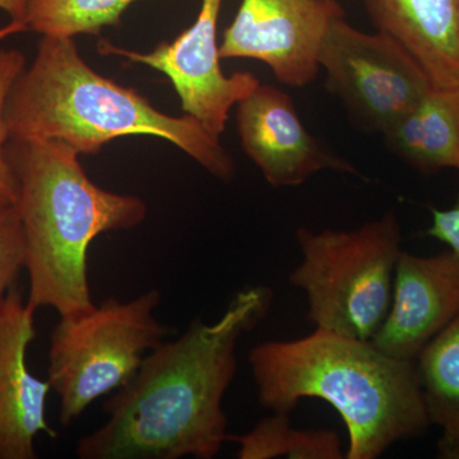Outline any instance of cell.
Listing matches in <instances>:
<instances>
[{
  "mask_svg": "<svg viewBox=\"0 0 459 459\" xmlns=\"http://www.w3.org/2000/svg\"><path fill=\"white\" fill-rule=\"evenodd\" d=\"M273 292L241 290L216 322H195L151 350L105 404L108 420L78 440L81 459H212L229 442L223 397L237 376L238 341L270 312Z\"/></svg>",
  "mask_w": 459,
  "mask_h": 459,
  "instance_id": "6da1fadb",
  "label": "cell"
},
{
  "mask_svg": "<svg viewBox=\"0 0 459 459\" xmlns=\"http://www.w3.org/2000/svg\"><path fill=\"white\" fill-rule=\"evenodd\" d=\"M325 89L353 122L385 133L433 89L422 66L385 33L365 32L341 17L331 26L319 53Z\"/></svg>",
  "mask_w": 459,
  "mask_h": 459,
  "instance_id": "52a82bcc",
  "label": "cell"
},
{
  "mask_svg": "<svg viewBox=\"0 0 459 459\" xmlns=\"http://www.w3.org/2000/svg\"><path fill=\"white\" fill-rule=\"evenodd\" d=\"M249 364L265 409L290 415L307 398L331 404L349 434L344 458H379L430 427L416 362L386 355L371 341L316 328L259 343Z\"/></svg>",
  "mask_w": 459,
  "mask_h": 459,
  "instance_id": "7a4b0ae2",
  "label": "cell"
},
{
  "mask_svg": "<svg viewBox=\"0 0 459 459\" xmlns=\"http://www.w3.org/2000/svg\"><path fill=\"white\" fill-rule=\"evenodd\" d=\"M159 290L120 301L108 299L84 312L60 316L51 334L48 380L69 427L90 404L126 385L147 352L170 333L155 316Z\"/></svg>",
  "mask_w": 459,
  "mask_h": 459,
  "instance_id": "8992f818",
  "label": "cell"
},
{
  "mask_svg": "<svg viewBox=\"0 0 459 459\" xmlns=\"http://www.w3.org/2000/svg\"><path fill=\"white\" fill-rule=\"evenodd\" d=\"M341 17L338 0H241L220 54L222 59L258 60L279 82L303 89L318 77L320 48Z\"/></svg>",
  "mask_w": 459,
  "mask_h": 459,
  "instance_id": "ba28073f",
  "label": "cell"
},
{
  "mask_svg": "<svg viewBox=\"0 0 459 459\" xmlns=\"http://www.w3.org/2000/svg\"><path fill=\"white\" fill-rule=\"evenodd\" d=\"M222 0H202L195 25L174 41H162L150 53L120 49L104 42L100 51L128 57L162 72L177 91L186 115L195 117L213 137H221L230 111L261 84L250 72L223 74L217 42Z\"/></svg>",
  "mask_w": 459,
  "mask_h": 459,
  "instance_id": "9c48e42d",
  "label": "cell"
},
{
  "mask_svg": "<svg viewBox=\"0 0 459 459\" xmlns=\"http://www.w3.org/2000/svg\"><path fill=\"white\" fill-rule=\"evenodd\" d=\"M25 259V235L17 204L0 205V299L16 286Z\"/></svg>",
  "mask_w": 459,
  "mask_h": 459,
  "instance_id": "d6986e66",
  "label": "cell"
},
{
  "mask_svg": "<svg viewBox=\"0 0 459 459\" xmlns=\"http://www.w3.org/2000/svg\"><path fill=\"white\" fill-rule=\"evenodd\" d=\"M301 262L290 283L307 298L316 328L371 341L385 322L402 255V229L394 212L361 228L296 230Z\"/></svg>",
  "mask_w": 459,
  "mask_h": 459,
  "instance_id": "5b68a950",
  "label": "cell"
},
{
  "mask_svg": "<svg viewBox=\"0 0 459 459\" xmlns=\"http://www.w3.org/2000/svg\"><path fill=\"white\" fill-rule=\"evenodd\" d=\"M238 443V459H342L341 437L333 430H301L289 413L273 412L247 434L229 435Z\"/></svg>",
  "mask_w": 459,
  "mask_h": 459,
  "instance_id": "2e32d148",
  "label": "cell"
},
{
  "mask_svg": "<svg viewBox=\"0 0 459 459\" xmlns=\"http://www.w3.org/2000/svg\"><path fill=\"white\" fill-rule=\"evenodd\" d=\"M415 362L430 425L442 433L439 457L459 459V314Z\"/></svg>",
  "mask_w": 459,
  "mask_h": 459,
  "instance_id": "9a60e30c",
  "label": "cell"
},
{
  "mask_svg": "<svg viewBox=\"0 0 459 459\" xmlns=\"http://www.w3.org/2000/svg\"><path fill=\"white\" fill-rule=\"evenodd\" d=\"M431 225L429 237L437 238L449 247V252L459 259V195L455 204L446 210H431Z\"/></svg>",
  "mask_w": 459,
  "mask_h": 459,
  "instance_id": "ffe728a7",
  "label": "cell"
},
{
  "mask_svg": "<svg viewBox=\"0 0 459 459\" xmlns=\"http://www.w3.org/2000/svg\"><path fill=\"white\" fill-rule=\"evenodd\" d=\"M18 186L25 235L29 304L59 316L92 307L87 273L91 243L104 232L143 222L147 205L135 195L100 188L77 152L59 141L12 140L5 146Z\"/></svg>",
  "mask_w": 459,
  "mask_h": 459,
  "instance_id": "277c9868",
  "label": "cell"
},
{
  "mask_svg": "<svg viewBox=\"0 0 459 459\" xmlns=\"http://www.w3.org/2000/svg\"><path fill=\"white\" fill-rule=\"evenodd\" d=\"M135 0H31L25 18L27 30L41 36L74 39L99 35L104 27L119 23Z\"/></svg>",
  "mask_w": 459,
  "mask_h": 459,
  "instance_id": "e0dca14e",
  "label": "cell"
},
{
  "mask_svg": "<svg viewBox=\"0 0 459 459\" xmlns=\"http://www.w3.org/2000/svg\"><path fill=\"white\" fill-rule=\"evenodd\" d=\"M5 123L12 140L59 141L78 155H98L108 142L152 135L171 142L220 180L235 164L219 138L189 115L161 113L144 96L93 71L74 39L42 36L30 68L17 78Z\"/></svg>",
  "mask_w": 459,
  "mask_h": 459,
  "instance_id": "3957f363",
  "label": "cell"
},
{
  "mask_svg": "<svg viewBox=\"0 0 459 459\" xmlns=\"http://www.w3.org/2000/svg\"><path fill=\"white\" fill-rule=\"evenodd\" d=\"M459 314V259L452 252L420 256L402 252L385 322L371 343L386 355L416 361Z\"/></svg>",
  "mask_w": 459,
  "mask_h": 459,
  "instance_id": "8fae6325",
  "label": "cell"
},
{
  "mask_svg": "<svg viewBox=\"0 0 459 459\" xmlns=\"http://www.w3.org/2000/svg\"><path fill=\"white\" fill-rule=\"evenodd\" d=\"M25 30H27V27L23 23L12 22L11 25L4 27V29H0V40L5 38V36L11 35V33L25 31Z\"/></svg>",
  "mask_w": 459,
  "mask_h": 459,
  "instance_id": "7402d4cb",
  "label": "cell"
},
{
  "mask_svg": "<svg viewBox=\"0 0 459 459\" xmlns=\"http://www.w3.org/2000/svg\"><path fill=\"white\" fill-rule=\"evenodd\" d=\"M237 123L244 152L273 188H294L325 170L359 175L305 128L291 98L271 84L238 102Z\"/></svg>",
  "mask_w": 459,
  "mask_h": 459,
  "instance_id": "30bf717a",
  "label": "cell"
},
{
  "mask_svg": "<svg viewBox=\"0 0 459 459\" xmlns=\"http://www.w3.org/2000/svg\"><path fill=\"white\" fill-rule=\"evenodd\" d=\"M25 68L26 57L22 51L0 49V205L17 204V179L5 155L9 141L5 105L12 87Z\"/></svg>",
  "mask_w": 459,
  "mask_h": 459,
  "instance_id": "ac0fdd59",
  "label": "cell"
},
{
  "mask_svg": "<svg viewBox=\"0 0 459 459\" xmlns=\"http://www.w3.org/2000/svg\"><path fill=\"white\" fill-rule=\"evenodd\" d=\"M31 0H0V9L12 18V22L23 23ZM26 26V25H25Z\"/></svg>",
  "mask_w": 459,
  "mask_h": 459,
  "instance_id": "44dd1931",
  "label": "cell"
},
{
  "mask_svg": "<svg viewBox=\"0 0 459 459\" xmlns=\"http://www.w3.org/2000/svg\"><path fill=\"white\" fill-rule=\"evenodd\" d=\"M377 31L394 39L437 89H459V0H364Z\"/></svg>",
  "mask_w": 459,
  "mask_h": 459,
  "instance_id": "4fadbf2b",
  "label": "cell"
},
{
  "mask_svg": "<svg viewBox=\"0 0 459 459\" xmlns=\"http://www.w3.org/2000/svg\"><path fill=\"white\" fill-rule=\"evenodd\" d=\"M35 313L17 286L0 299V459H35L36 437H56L45 418L49 380L27 365Z\"/></svg>",
  "mask_w": 459,
  "mask_h": 459,
  "instance_id": "7c38bea8",
  "label": "cell"
},
{
  "mask_svg": "<svg viewBox=\"0 0 459 459\" xmlns=\"http://www.w3.org/2000/svg\"><path fill=\"white\" fill-rule=\"evenodd\" d=\"M382 135L388 150L416 170L459 172V89L433 87Z\"/></svg>",
  "mask_w": 459,
  "mask_h": 459,
  "instance_id": "5bb4252c",
  "label": "cell"
}]
</instances>
